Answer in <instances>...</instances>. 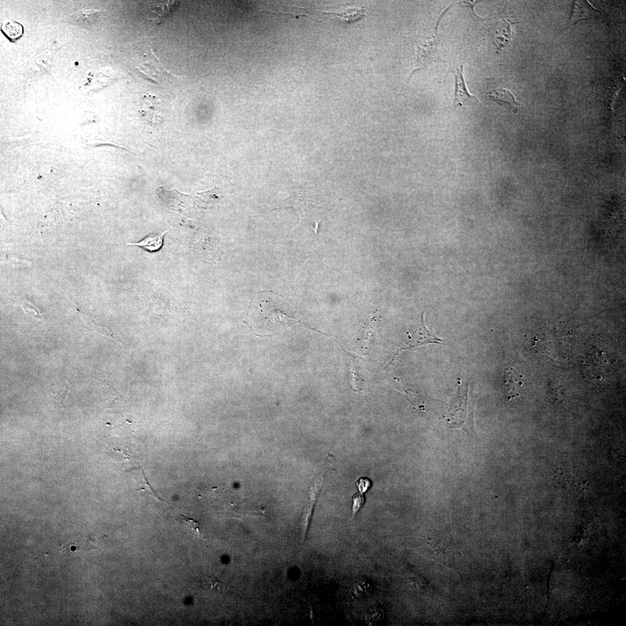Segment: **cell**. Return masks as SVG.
I'll return each instance as SVG.
<instances>
[{
	"mask_svg": "<svg viewBox=\"0 0 626 626\" xmlns=\"http://www.w3.org/2000/svg\"><path fill=\"white\" fill-rule=\"evenodd\" d=\"M468 385H461L456 395L451 401L447 421L451 429H461L468 434L476 436L474 413L476 399L470 393Z\"/></svg>",
	"mask_w": 626,
	"mask_h": 626,
	"instance_id": "1",
	"label": "cell"
},
{
	"mask_svg": "<svg viewBox=\"0 0 626 626\" xmlns=\"http://www.w3.org/2000/svg\"><path fill=\"white\" fill-rule=\"evenodd\" d=\"M446 341L438 337L425 326L424 312L422 313L420 323L414 331L409 334V340L406 349L415 348L427 344L446 345Z\"/></svg>",
	"mask_w": 626,
	"mask_h": 626,
	"instance_id": "2",
	"label": "cell"
},
{
	"mask_svg": "<svg viewBox=\"0 0 626 626\" xmlns=\"http://www.w3.org/2000/svg\"><path fill=\"white\" fill-rule=\"evenodd\" d=\"M455 76V90L454 97V106L455 107H460L464 109V105L467 102L470 101H477L479 102V100L476 96L470 94L467 90V88L465 83L463 73V66H461L460 68L457 69L456 72H453Z\"/></svg>",
	"mask_w": 626,
	"mask_h": 626,
	"instance_id": "3",
	"label": "cell"
},
{
	"mask_svg": "<svg viewBox=\"0 0 626 626\" xmlns=\"http://www.w3.org/2000/svg\"><path fill=\"white\" fill-rule=\"evenodd\" d=\"M484 98L495 101L510 111L518 110L521 107V105L515 100L514 96L505 89L498 88L490 90L486 93Z\"/></svg>",
	"mask_w": 626,
	"mask_h": 626,
	"instance_id": "4",
	"label": "cell"
},
{
	"mask_svg": "<svg viewBox=\"0 0 626 626\" xmlns=\"http://www.w3.org/2000/svg\"><path fill=\"white\" fill-rule=\"evenodd\" d=\"M162 106L161 102L154 95H145L143 96L142 117L151 124H155L162 117Z\"/></svg>",
	"mask_w": 626,
	"mask_h": 626,
	"instance_id": "5",
	"label": "cell"
},
{
	"mask_svg": "<svg viewBox=\"0 0 626 626\" xmlns=\"http://www.w3.org/2000/svg\"><path fill=\"white\" fill-rule=\"evenodd\" d=\"M595 15L596 10L587 2H575L569 24H573L582 20L593 18Z\"/></svg>",
	"mask_w": 626,
	"mask_h": 626,
	"instance_id": "6",
	"label": "cell"
},
{
	"mask_svg": "<svg viewBox=\"0 0 626 626\" xmlns=\"http://www.w3.org/2000/svg\"><path fill=\"white\" fill-rule=\"evenodd\" d=\"M166 232H164L162 234H152L146 237L141 242L138 243H128V245H136L139 247L144 250L150 252H155L160 250L162 248L163 245V239L164 234Z\"/></svg>",
	"mask_w": 626,
	"mask_h": 626,
	"instance_id": "7",
	"label": "cell"
},
{
	"mask_svg": "<svg viewBox=\"0 0 626 626\" xmlns=\"http://www.w3.org/2000/svg\"><path fill=\"white\" fill-rule=\"evenodd\" d=\"M506 393L508 396V399L513 398L518 396L517 393L519 386H521V383L519 381L513 369H507L505 372Z\"/></svg>",
	"mask_w": 626,
	"mask_h": 626,
	"instance_id": "8",
	"label": "cell"
},
{
	"mask_svg": "<svg viewBox=\"0 0 626 626\" xmlns=\"http://www.w3.org/2000/svg\"><path fill=\"white\" fill-rule=\"evenodd\" d=\"M176 3L174 2H169L167 4H162L160 6L156 7L154 9L151 10L149 14L152 20L160 21L163 19L166 18L167 16L171 13V11L174 10Z\"/></svg>",
	"mask_w": 626,
	"mask_h": 626,
	"instance_id": "9",
	"label": "cell"
},
{
	"mask_svg": "<svg viewBox=\"0 0 626 626\" xmlns=\"http://www.w3.org/2000/svg\"><path fill=\"white\" fill-rule=\"evenodd\" d=\"M2 30L4 33L11 39H18L23 32L22 26L14 21L8 20L2 25Z\"/></svg>",
	"mask_w": 626,
	"mask_h": 626,
	"instance_id": "10",
	"label": "cell"
},
{
	"mask_svg": "<svg viewBox=\"0 0 626 626\" xmlns=\"http://www.w3.org/2000/svg\"><path fill=\"white\" fill-rule=\"evenodd\" d=\"M365 498L360 492L355 494L352 498V515L354 517L363 505L364 504Z\"/></svg>",
	"mask_w": 626,
	"mask_h": 626,
	"instance_id": "11",
	"label": "cell"
},
{
	"mask_svg": "<svg viewBox=\"0 0 626 626\" xmlns=\"http://www.w3.org/2000/svg\"><path fill=\"white\" fill-rule=\"evenodd\" d=\"M204 576L207 581L210 583V587L212 590L222 591L226 589L228 587H230L227 585V584L218 581L214 577L207 576V575H204Z\"/></svg>",
	"mask_w": 626,
	"mask_h": 626,
	"instance_id": "12",
	"label": "cell"
},
{
	"mask_svg": "<svg viewBox=\"0 0 626 626\" xmlns=\"http://www.w3.org/2000/svg\"><path fill=\"white\" fill-rule=\"evenodd\" d=\"M180 519L181 521L184 523L185 526L186 527H187L188 529H190V530L195 531L198 536L200 535L199 528L200 524L199 523L193 519L185 517V516L184 515L180 516Z\"/></svg>",
	"mask_w": 626,
	"mask_h": 626,
	"instance_id": "13",
	"label": "cell"
},
{
	"mask_svg": "<svg viewBox=\"0 0 626 626\" xmlns=\"http://www.w3.org/2000/svg\"><path fill=\"white\" fill-rule=\"evenodd\" d=\"M359 491L361 493H366L368 490L371 487L372 484L371 481L367 478H361L356 483Z\"/></svg>",
	"mask_w": 626,
	"mask_h": 626,
	"instance_id": "14",
	"label": "cell"
},
{
	"mask_svg": "<svg viewBox=\"0 0 626 626\" xmlns=\"http://www.w3.org/2000/svg\"><path fill=\"white\" fill-rule=\"evenodd\" d=\"M142 479H143L142 480L143 483L144 485H145V487H142L140 488V489H141L142 490H147L148 493H149L151 496L153 497L155 499H158V500H159V501H162V502H165L164 501L162 500V499H161L158 495H156V494L154 493L153 490H152L150 485H149V483H148L147 480L146 479V477L145 475V474H144L143 471V478L142 477ZM140 489H138V490Z\"/></svg>",
	"mask_w": 626,
	"mask_h": 626,
	"instance_id": "15",
	"label": "cell"
},
{
	"mask_svg": "<svg viewBox=\"0 0 626 626\" xmlns=\"http://www.w3.org/2000/svg\"><path fill=\"white\" fill-rule=\"evenodd\" d=\"M67 390H68V389L65 388L61 393H58L56 397H54V398L56 399V400H57L59 403L61 404L63 403V401H65L67 395V391H68Z\"/></svg>",
	"mask_w": 626,
	"mask_h": 626,
	"instance_id": "16",
	"label": "cell"
}]
</instances>
